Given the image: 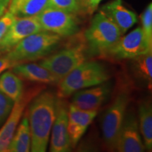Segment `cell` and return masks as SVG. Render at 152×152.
Wrapping results in <instances>:
<instances>
[{"label": "cell", "instance_id": "24", "mask_svg": "<svg viewBox=\"0 0 152 152\" xmlns=\"http://www.w3.org/2000/svg\"><path fill=\"white\" fill-rule=\"evenodd\" d=\"M14 102L0 91V128L10 114Z\"/></svg>", "mask_w": 152, "mask_h": 152}, {"label": "cell", "instance_id": "22", "mask_svg": "<svg viewBox=\"0 0 152 152\" xmlns=\"http://www.w3.org/2000/svg\"><path fill=\"white\" fill-rule=\"evenodd\" d=\"M142 30L149 45H152V4H149L141 16Z\"/></svg>", "mask_w": 152, "mask_h": 152}, {"label": "cell", "instance_id": "13", "mask_svg": "<svg viewBox=\"0 0 152 152\" xmlns=\"http://www.w3.org/2000/svg\"><path fill=\"white\" fill-rule=\"evenodd\" d=\"M111 84L104 82L92 88L74 93L72 104L85 111H97L108 99L111 92Z\"/></svg>", "mask_w": 152, "mask_h": 152}, {"label": "cell", "instance_id": "18", "mask_svg": "<svg viewBox=\"0 0 152 152\" xmlns=\"http://www.w3.org/2000/svg\"><path fill=\"white\" fill-rule=\"evenodd\" d=\"M139 128L145 149H152V109L149 102H143L139 106Z\"/></svg>", "mask_w": 152, "mask_h": 152}, {"label": "cell", "instance_id": "9", "mask_svg": "<svg viewBox=\"0 0 152 152\" xmlns=\"http://www.w3.org/2000/svg\"><path fill=\"white\" fill-rule=\"evenodd\" d=\"M43 89L44 87L42 86L30 87L27 90H24L20 98L14 102L10 114L0 128V152L7 151L9 143L26 111V107Z\"/></svg>", "mask_w": 152, "mask_h": 152}, {"label": "cell", "instance_id": "16", "mask_svg": "<svg viewBox=\"0 0 152 152\" xmlns=\"http://www.w3.org/2000/svg\"><path fill=\"white\" fill-rule=\"evenodd\" d=\"M11 71L26 80L41 84H58V80L48 70L35 63H23L13 66Z\"/></svg>", "mask_w": 152, "mask_h": 152}, {"label": "cell", "instance_id": "7", "mask_svg": "<svg viewBox=\"0 0 152 152\" xmlns=\"http://www.w3.org/2000/svg\"><path fill=\"white\" fill-rule=\"evenodd\" d=\"M36 17L42 30L61 37H72L79 32V25L75 14L67 11L48 7Z\"/></svg>", "mask_w": 152, "mask_h": 152}, {"label": "cell", "instance_id": "29", "mask_svg": "<svg viewBox=\"0 0 152 152\" xmlns=\"http://www.w3.org/2000/svg\"><path fill=\"white\" fill-rule=\"evenodd\" d=\"M10 0H0V18L7 11Z\"/></svg>", "mask_w": 152, "mask_h": 152}, {"label": "cell", "instance_id": "20", "mask_svg": "<svg viewBox=\"0 0 152 152\" xmlns=\"http://www.w3.org/2000/svg\"><path fill=\"white\" fill-rule=\"evenodd\" d=\"M132 71L138 79L144 82L149 88L152 83V49L132 58Z\"/></svg>", "mask_w": 152, "mask_h": 152}, {"label": "cell", "instance_id": "21", "mask_svg": "<svg viewBox=\"0 0 152 152\" xmlns=\"http://www.w3.org/2000/svg\"><path fill=\"white\" fill-rule=\"evenodd\" d=\"M49 7V0H25L14 14L16 18L37 16Z\"/></svg>", "mask_w": 152, "mask_h": 152}, {"label": "cell", "instance_id": "27", "mask_svg": "<svg viewBox=\"0 0 152 152\" xmlns=\"http://www.w3.org/2000/svg\"><path fill=\"white\" fill-rule=\"evenodd\" d=\"M14 64L10 59L7 58L6 55L0 56V75L2 74L4 72L11 68L14 66Z\"/></svg>", "mask_w": 152, "mask_h": 152}, {"label": "cell", "instance_id": "1", "mask_svg": "<svg viewBox=\"0 0 152 152\" xmlns=\"http://www.w3.org/2000/svg\"><path fill=\"white\" fill-rule=\"evenodd\" d=\"M57 99L52 92L42 90L29 103L26 112L31 133V151H47L56 116Z\"/></svg>", "mask_w": 152, "mask_h": 152}, {"label": "cell", "instance_id": "19", "mask_svg": "<svg viewBox=\"0 0 152 152\" xmlns=\"http://www.w3.org/2000/svg\"><path fill=\"white\" fill-rule=\"evenodd\" d=\"M0 91L15 102L24 92L22 79L12 71H4L0 75Z\"/></svg>", "mask_w": 152, "mask_h": 152}, {"label": "cell", "instance_id": "5", "mask_svg": "<svg viewBox=\"0 0 152 152\" xmlns=\"http://www.w3.org/2000/svg\"><path fill=\"white\" fill-rule=\"evenodd\" d=\"M87 54L86 42H81L48 55L42 58L39 64L60 81L74 68L86 61Z\"/></svg>", "mask_w": 152, "mask_h": 152}, {"label": "cell", "instance_id": "6", "mask_svg": "<svg viewBox=\"0 0 152 152\" xmlns=\"http://www.w3.org/2000/svg\"><path fill=\"white\" fill-rule=\"evenodd\" d=\"M130 102L128 92H120L104 114L102 122V135L106 147L109 150L115 149Z\"/></svg>", "mask_w": 152, "mask_h": 152}, {"label": "cell", "instance_id": "12", "mask_svg": "<svg viewBox=\"0 0 152 152\" xmlns=\"http://www.w3.org/2000/svg\"><path fill=\"white\" fill-rule=\"evenodd\" d=\"M42 30L36 16L16 18L0 43V54H6L26 37Z\"/></svg>", "mask_w": 152, "mask_h": 152}, {"label": "cell", "instance_id": "4", "mask_svg": "<svg viewBox=\"0 0 152 152\" xmlns=\"http://www.w3.org/2000/svg\"><path fill=\"white\" fill-rule=\"evenodd\" d=\"M122 35L117 26L102 11L97 13L85 32L84 38L91 54L103 55Z\"/></svg>", "mask_w": 152, "mask_h": 152}, {"label": "cell", "instance_id": "25", "mask_svg": "<svg viewBox=\"0 0 152 152\" xmlns=\"http://www.w3.org/2000/svg\"><path fill=\"white\" fill-rule=\"evenodd\" d=\"M16 18V16L8 10L0 18V43Z\"/></svg>", "mask_w": 152, "mask_h": 152}, {"label": "cell", "instance_id": "10", "mask_svg": "<svg viewBox=\"0 0 152 152\" xmlns=\"http://www.w3.org/2000/svg\"><path fill=\"white\" fill-rule=\"evenodd\" d=\"M68 106L64 99H57L56 116L52 125L49 151L67 152L72 149L68 132Z\"/></svg>", "mask_w": 152, "mask_h": 152}, {"label": "cell", "instance_id": "15", "mask_svg": "<svg viewBox=\"0 0 152 152\" xmlns=\"http://www.w3.org/2000/svg\"><path fill=\"white\" fill-rule=\"evenodd\" d=\"M124 34L137 21L135 13L123 4L122 0H113L102 7V10Z\"/></svg>", "mask_w": 152, "mask_h": 152}, {"label": "cell", "instance_id": "23", "mask_svg": "<svg viewBox=\"0 0 152 152\" xmlns=\"http://www.w3.org/2000/svg\"><path fill=\"white\" fill-rule=\"evenodd\" d=\"M49 7L61 9L75 15L80 12L79 0H49Z\"/></svg>", "mask_w": 152, "mask_h": 152}, {"label": "cell", "instance_id": "26", "mask_svg": "<svg viewBox=\"0 0 152 152\" xmlns=\"http://www.w3.org/2000/svg\"><path fill=\"white\" fill-rule=\"evenodd\" d=\"M101 1L102 0H79L80 11L87 14H92L97 9Z\"/></svg>", "mask_w": 152, "mask_h": 152}, {"label": "cell", "instance_id": "3", "mask_svg": "<svg viewBox=\"0 0 152 152\" xmlns=\"http://www.w3.org/2000/svg\"><path fill=\"white\" fill-rule=\"evenodd\" d=\"M109 77V72L102 64L85 61L58 82L57 96L66 99L77 91L108 81Z\"/></svg>", "mask_w": 152, "mask_h": 152}, {"label": "cell", "instance_id": "11", "mask_svg": "<svg viewBox=\"0 0 152 152\" xmlns=\"http://www.w3.org/2000/svg\"><path fill=\"white\" fill-rule=\"evenodd\" d=\"M115 149L120 152L145 151V147L139 128L138 121L132 111L125 114Z\"/></svg>", "mask_w": 152, "mask_h": 152}, {"label": "cell", "instance_id": "17", "mask_svg": "<svg viewBox=\"0 0 152 152\" xmlns=\"http://www.w3.org/2000/svg\"><path fill=\"white\" fill-rule=\"evenodd\" d=\"M31 147V133L27 112L25 111L7 149L9 152H28Z\"/></svg>", "mask_w": 152, "mask_h": 152}, {"label": "cell", "instance_id": "8", "mask_svg": "<svg viewBox=\"0 0 152 152\" xmlns=\"http://www.w3.org/2000/svg\"><path fill=\"white\" fill-rule=\"evenodd\" d=\"M152 49L141 27H138L124 37H121L113 46L104 53L106 56L116 60L132 59Z\"/></svg>", "mask_w": 152, "mask_h": 152}, {"label": "cell", "instance_id": "14", "mask_svg": "<svg viewBox=\"0 0 152 152\" xmlns=\"http://www.w3.org/2000/svg\"><path fill=\"white\" fill-rule=\"evenodd\" d=\"M96 114L97 111H85L72 104L68 106V132L72 148L76 147Z\"/></svg>", "mask_w": 152, "mask_h": 152}, {"label": "cell", "instance_id": "2", "mask_svg": "<svg viewBox=\"0 0 152 152\" xmlns=\"http://www.w3.org/2000/svg\"><path fill=\"white\" fill-rule=\"evenodd\" d=\"M61 41L59 35L42 30L25 38L5 55L15 66L34 61L52 54Z\"/></svg>", "mask_w": 152, "mask_h": 152}, {"label": "cell", "instance_id": "28", "mask_svg": "<svg viewBox=\"0 0 152 152\" xmlns=\"http://www.w3.org/2000/svg\"><path fill=\"white\" fill-rule=\"evenodd\" d=\"M24 1L25 0H10L8 7V11L14 14L16 9L18 7V6Z\"/></svg>", "mask_w": 152, "mask_h": 152}]
</instances>
